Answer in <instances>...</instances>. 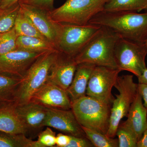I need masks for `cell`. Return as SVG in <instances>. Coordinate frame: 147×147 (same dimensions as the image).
<instances>
[{"mask_svg":"<svg viewBox=\"0 0 147 147\" xmlns=\"http://www.w3.org/2000/svg\"><path fill=\"white\" fill-rule=\"evenodd\" d=\"M89 24L107 27L122 38L135 42H144L147 38V12L103 11L92 18Z\"/></svg>","mask_w":147,"mask_h":147,"instance_id":"cell-1","label":"cell"},{"mask_svg":"<svg viewBox=\"0 0 147 147\" xmlns=\"http://www.w3.org/2000/svg\"><path fill=\"white\" fill-rule=\"evenodd\" d=\"M121 38L111 29L101 26L86 47L75 57L76 63L117 68L115 51Z\"/></svg>","mask_w":147,"mask_h":147,"instance_id":"cell-2","label":"cell"},{"mask_svg":"<svg viewBox=\"0 0 147 147\" xmlns=\"http://www.w3.org/2000/svg\"><path fill=\"white\" fill-rule=\"evenodd\" d=\"M58 53L57 50L48 51L40 56L30 66L21 78L14 105L30 101L34 94L47 82L50 69Z\"/></svg>","mask_w":147,"mask_h":147,"instance_id":"cell-3","label":"cell"},{"mask_svg":"<svg viewBox=\"0 0 147 147\" xmlns=\"http://www.w3.org/2000/svg\"><path fill=\"white\" fill-rule=\"evenodd\" d=\"M110 105L86 95L71 102V110L81 126L106 134L110 124Z\"/></svg>","mask_w":147,"mask_h":147,"instance_id":"cell-4","label":"cell"},{"mask_svg":"<svg viewBox=\"0 0 147 147\" xmlns=\"http://www.w3.org/2000/svg\"><path fill=\"white\" fill-rule=\"evenodd\" d=\"M110 0H66L57 8L48 12L56 23L84 26L98 13Z\"/></svg>","mask_w":147,"mask_h":147,"instance_id":"cell-5","label":"cell"},{"mask_svg":"<svg viewBox=\"0 0 147 147\" xmlns=\"http://www.w3.org/2000/svg\"><path fill=\"white\" fill-rule=\"evenodd\" d=\"M100 28V26L91 24L84 26L60 24L55 48L61 53L75 58Z\"/></svg>","mask_w":147,"mask_h":147,"instance_id":"cell-6","label":"cell"},{"mask_svg":"<svg viewBox=\"0 0 147 147\" xmlns=\"http://www.w3.org/2000/svg\"><path fill=\"white\" fill-rule=\"evenodd\" d=\"M114 87L119 92L115 94L111 108L110 124L106 135L114 138L122 119L127 117L138 92V84L134 83L132 75L119 76Z\"/></svg>","mask_w":147,"mask_h":147,"instance_id":"cell-7","label":"cell"},{"mask_svg":"<svg viewBox=\"0 0 147 147\" xmlns=\"http://www.w3.org/2000/svg\"><path fill=\"white\" fill-rule=\"evenodd\" d=\"M147 55V46L145 42L121 38L115 48L117 67L121 71H129L138 77L147 68L145 62Z\"/></svg>","mask_w":147,"mask_h":147,"instance_id":"cell-8","label":"cell"},{"mask_svg":"<svg viewBox=\"0 0 147 147\" xmlns=\"http://www.w3.org/2000/svg\"><path fill=\"white\" fill-rule=\"evenodd\" d=\"M121 71L118 68L96 66L89 80L86 95L111 105L115 98L112 88Z\"/></svg>","mask_w":147,"mask_h":147,"instance_id":"cell-9","label":"cell"},{"mask_svg":"<svg viewBox=\"0 0 147 147\" xmlns=\"http://www.w3.org/2000/svg\"><path fill=\"white\" fill-rule=\"evenodd\" d=\"M45 53L16 49L0 55V73L21 78L36 59Z\"/></svg>","mask_w":147,"mask_h":147,"instance_id":"cell-10","label":"cell"},{"mask_svg":"<svg viewBox=\"0 0 147 147\" xmlns=\"http://www.w3.org/2000/svg\"><path fill=\"white\" fill-rule=\"evenodd\" d=\"M44 126L53 127L71 136L86 137L82 126L71 109L48 108Z\"/></svg>","mask_w":147,"mask_h":147,"instance_id":"cell-11","label":"cell"},{"mask_svg":"<svg viewBox=\"0 0 147 147\" xmlns=\"http://www.w3.org/2000/svg\"><path fill=\"white\" fill-rule=\"evenodd\" d=\"M30 101L47 108L71 110V102L66 91L46 82L34 94Z\"/></svg>","mask_w":147,"mask_h":147,"instance_id":"cell-12","label":"cell"},{"mask_svg":"<svg viewBox=\"0 0 147 147\" xmlns=\"http://www.w3.org/2000/svg\"><path fill=\"white\" fill-rule=\"evenodd\" d=\"M78 64L75 58L59 52L50 69L47 82L66 91L73 80Z\"/></svg>","mask_w":147,"mask_h":147,"instance_id":"cell-13","label":"cell"},{"mask_svg":"<svg viewBox=\"0 0 147 147\" xmlns=\"http://www.w3.org/2000/svg\"><path fill=\"white\" fill-rule=\"evenodd\" d=\"M18 3L21 10L28 16L40 33L55 48L59 30V23L53 21L47 11L30 5L19 2Z\"/></svg>","mask_w":147,"mask_h":147,"instance_id":"cell-14","label":"cell"},{"mask_svg":"<svg viewBox=\"0 0 147 147\" xmlns=\"http://www.w3.org/2000/svg\"><path fill=\"white\" fill-rule=\"evenodd\" d=\"M13 105L16 114L28 131L44 127L48 108L31 101Z\"/></svg>","mask_w":147,"mask_h":147,"instance_id":"cell-15","label":"cell"},{"mask_svg":"<svg viewBox=\"0 0 147 147\" xmlns=\"http://www.w3.org/2000/svg\"><path fill=\"white\" fill-rule=\"evenodd\" d=\"M127 117V119L123 123L134 132L139 140L147 129V109L138 91Z\"/></svg>","mask_w":147,"mask_h":147,"instance_id":"cell-16","label":"cell"},{"mask_svg":"<svg viewBox=\"0 0 147 147\" xmlns=\"http://www.w3.org/2000/svg\"><path fill=\"white\" fill-rule=\"evenodd\" d=\"M95 66L89 63L78 64L71 84L66 90L71 102L86 95L89 80Z\"/></svg>","mask_w":147,"mask_h":147,"instance_id":"cell-17","label":"cell"},{"mask_svg":"<svg viewBox=\"0 0 147 147\" xmlns=\"http://www.w3.org/2000/svg\"><path fill=\"white\" fill-rule=\"evenodd\" d=\"M0 131L12 134L28 132L14 110V105L0 108Z\"/></svg>","mask_w":147,"mask_h":147,"instance_id":"cell-18","label":"cell"},{"mask_svg":"<svg viewBox=\"0 0 147 147\" xmlns=\"http://www.w3.org/2000/svg\"><path fill=\"white\" fill-rule=\"evenodd\" d=\"M21 78L0 73V108L13 105Z\"/></svg>","mask_w":147,"mask_h":147,"instance_id":"cell-19","label":"cell"},{"mask_svg":"<svg viewBox=\"0 0 147 147\" xmlns=\"http://www.w3.org/2000/svg\"><path fill=\"white\" fill-rule=\"evenodd\" d=\"M17 49L43 53L56 50L54 45L45 40L36 37L18 36L16 40Z\"/></svg>","mask_w":147,"mask_h":147,"instance_id":"cell-20","label":"cell"},{"mask_svg":"<svg viewBox=\"0 0 147 147\" xmlns=\"http://www.w3.org/2000/svg\"><path fill=\"white\" fill-rule=\"evenodd\" d=\"M147 10V0H110L105 4L104 11H132Z\"/></svg>","mask_w":147,"mask_h":147,"instance_id":"cell-21","label":"cell"},{"mask_svg":"<svg viewBox=\"0 0 147 147\" xmlns=\"http://www.w3.org/2000/svg\"><path fill=\"white\" fill-rule=\"evenodd\" d=\"M14 28L18 36L36 37L47 40L40 33L28 16L21 10L20 7L15 20Z\"/></svg>","mask_w":147,"mask_h":147,"instance_id":"cell-22","label":"cell"},{"mask_svg":"<svg viewBox=\"0 0 147 147\" xmlns=\"http://www.w3.org/2000/svg\"><path fill=\"white\" fill-rule=\"evenodd\" d=\"M0 147H36V141L25 134H12L0 131Z\"/></svg>","mask_w":147,"mask_h":147,"instance_id":"cell-23","label":"cell"},{"mask_svg":"<svg viewBox=\"0 0 147 147\" xmlns=\"http://www.w3.org/2000/svg\"><path fill=\"white\" fill-rule=\"evenodd\" d=\"M19 10L20 5L18 2L7 8H0V34L13 28Z\"/></svg>","mask_w":147,"mask_h":147,"instance_id":"cell-24","label":"cell"},{"mask_svg":"<svg viewBox=\"0 0 147 147\" xmlns=\"http://www.w3.org/2000/svg\"><path fill=\"white\" fill-rule=\"evenodd\" d=\"M86 137L94 147H119L118 139L108 137L106 134L82 126Z\"/></svg>","mask_w":147,"mask_h":147,"instance_id":"cell-25","label":"cell"},{"mask_svg":"<svg viewBox=\"0 0 147 147\" xmlns=\"http://www.w3.org/2000/svg\"><path fill=\"white\" fill-rule=\"evenodd\" d=\"M119 147H137L138 141L136 134L124 124H120L116 131Z\"/></svg>","mask_w":147,"mask_h":147,"instance_id":"cell-26","label":"cell"},{"mask_svg":"<svg viewBox=\"0 0 147 147\" xmlns=\"http://www.w3.org/2000/svg\"><path fill=\"white\" fill-rule=\"evenodd\" d=\"M18 36L14 27L2 34L0 38V55H4L17 49L16 40Z\"/></svg>","mask_w":147,"mask_h":147,"instance_id":"cell-27","label":"cell"},{"mask_svg":"<svg viewBox=\"0 0 147 147\" xmlns=\"http://www.w3.org/2000/svg\"><path fill=\"white\" fill-rule=\"evenodd\" d=\"M56 133L50 127H47L45 130L39 133L36 141V147L56 146Z\"/></svg>","mask_w":147,"mask_h":147,"instance_id":"cell-28","label":"cell"},{"mask_svg":"<svg viewBox=\"0 0 147 147\" xmlns=\"http://www.w3.org/2000/svg\"><path fill=\"white\" fill-rule=\"evenodd\" d=\"M54 0H20L19 2L30 5L49 12L54 9Z\"/></svg>","mask_w":147,"mask_h":147,"instance_id":"cell-29","label":"cell"},{"mask_svg":"<svg viewBox=\"0 0 147 147\" xmlns=\"http://www.w3.org/2000/svg\"><path fill=\"white\" fill-rule=\"evenodd\" d=\"M94 147L86 137H80L70 135V140L67 147Z\"/></svg>","mask_w":147,"mask_h":147,"instance_id":"cell-30","label":"cell"},{"mask_svg":"<svg viewBox=\"0 0 147 147\" xmlns=\"http://www.w3.org/2000/svg\"><path fill=\"white\" fill-rule=\"evenodd\" d=\"M70 140V135L63 133H59L56 135V147H67Z\"/></svg>","mask_w":147,"mask_h":147,"instance_id":"cell-31","label":"cell"},{"mask_svg":"<svg viewBox=\"0 0 147 147\" xmlns=\"http://www.w3.org/2000/svg\"><path fill=\"white\" fill-rule=\"evenodd\" d=\"M138 91L144 100V106L147 109V84H138Z\"/></svg>","mask_w":147,"mask_h":147,"instance_id":"cell-32","label":"cell"},{"mask_svg":"<svg viewBox=\"0 0 147 147\" xmlns=\"http://www.w3.org/2000/svg\"><path fill=\"white\" fill-rule=\"evenodd\" d=\"M137 147H147V129L138 140Z\"/></svg>","mask_w":147,"mask_h":147,"instance_id":"cell-33","label":"cell"},{"mask_svg":"<svg viewBox=\"0 0 147 147\" xmlns=\"http://www.w3.org/2000/svg\"><path fill=\"white\" fill-rule=\"evenodd\" d=\"M20 0H1L0 3V8L4 9L10 7L17 3Z\"/></svg>","mask_w":147,"mask_h":147,"instance_id":"cell-34","label":"cell"},{"mask_svg":"<svg viewBox=\"0 0 147 147\" xmlns=\"http://www.w3.org/2000/svg\"><path fill=\"white\" fill-rule=\"evenodd\" d=\"M139 84H147V68L144 70L140 76L138 77Z\"/></svg>","mask_w":147,"mask_h":147,"instance_id":"cell-35","label":"cell"},{"mask_svg":"<svg viewBox=\"0 0 147 147\" xmlns=\"http://www.w3.org/2000/svg\"><path fill=\"white\" fill-rule=\"evenodd\" d=\"M144 42H145V44H146V45L147 46V38L146 40H145Z\"/></svg>","mask_w":147,"mask_h":147,"instance_id":"cell-36","label":"cell"},{"mask_svg":"<svg viewBox=\"0 0 147 147\" xmlns=\"http://www.w3.org/2000/svg\"><path fill=\"white\" fill-rule=\"evenodd\" d=\"M2 34H0V38H1V36Z\"/></svg>","mask_w":147,"mask_h":147,"instance_id":"cell-37","label":"cell"},{"mask_svg":"<svg viewBox=\"0 0 147 147\" xmlns=\"http://www.w3.org/2000/svg\"><path fill=\"white\" fill-rule=\"evenodd\" d=\"M1 0H0V3H1Z\"/></svg>","mask_w":147,"mask_h":147,"instance_id":"cell-38","label":"cell"}]
</instances>
